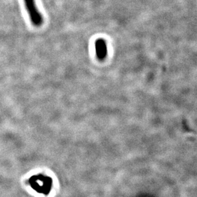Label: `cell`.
<instances>
[{"label":"cell","instance_id":"2","mask_svg":"<svg viewBox=\"0 0 197 197\" xmlns=\"http://www.w3.org/2000/svg\"><path fill=\"white\" fill-rule=\"evenodd\" d=\"M95 49L97 58L99 60H104L108 53L107 45L106 41L103 38H98L95 43Z\"/></svg>","mask_w":197,"mask_h":197},{"label":"cell","instance_id":"1","mask_svg":"<svg viewBox=\"0 0 197 197\" xmlns=\"http://www.w3.org/2000/svg\"><path fill=\"white\" fill-rule=\"evenodd\" d=\"M30 20L35 26H40L43 23V17L36 7L35 0H23Z\"/></svg>","mask_w":197,"mask_h":197}]
</instances>
